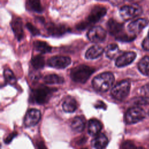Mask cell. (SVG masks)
Instances as JSON below:
<instances>
[{
    "label": "cell",
    "mask_w": 149,
    "mask_h": 149,
    "mask_svg": "<svg viewBox=\"0 0 149 149\" xmlns=\"http://www.w3.org/2000/svg\"><path fill=\"white\" fill-rule=\"evenodd\" d=\"M115 78L111 72H104L96 76L92 81L95 90L101 92L108 91L113 85Z\"/></svg>",
    "instance_id": "cell-1"
},
{
    "label": "cell",
    "mask_w": 149,
    "mask_h": 149,
    "mask_svg": "<svg viewBox=\"0 0 149 149\" xmlns=\"http://www.w3.org/2000/svg\"><path fill=\"white\" fill-rule=\"evenodd\" d=\"M94 72V68L85 65H81L72 68L70 70V76L74 81L84 83Z\"/></svg>",
    "instance_id": "cell-2"
},
{
    "label": "cell",
    "mask_w": 149,
    "mask_h": 149,
    "mask_svg": "<svg viewBox=\"0 0 149 149\" xmlns=\"http://www.w3.org/2000/svg\"><path fill=\"white\" fill-rule=\"evenodd\" d=\"M56 90L45 86H40L32 90V100L34 102L42 104L47 102Z\"/></svg>",
    "instance_id": "cell-3"
},
{
    "label": "cell",
    "mask_w": 149,
    "mask_h": 149,
    "mask_svg": "<svg viewBox=\"0 0 149 149\" xmlns=\"http://www.w3.org/2000/svg\"><path fill=\"white\" fill-rule=\"evenodd\" d=\"M130 83L127 80L118 83L111 90V95L118 100H123L129 95Z\"/></svg>",
    "instance_id": "cell-4"
},
{
    "label": "cell",
    "mask_w": 149,
    "mask_h": 149,
    "mask_svg": "<svg viewBox=\"0 0 149 149\" xmlns=\"http://www.w3.org/2000/svg\"><path fill=\"white\" fill-rule=\"evenodd\" d=\"M142 13L141 7L136 3L127 5L122 6L119 10V14L121 17L125 20L132 19Z\"/></svg>",
    "instance_id": "cell-5"
},
{
    "label": "cell",
    "mask_w": 149,
    "mask_h": 149,
    "mask_svg": "<svg viewBox=\"0 0 149 149\" xmlns=\"http://www.w3.org/2000/svg\"><path fill=\"white\" fill-rule=\"evenodd\" d=\"M146 116L144 111L140 107L129 108L125 115V121L127 124H133L143 120Z\"/></svg>",
    "instance_id": "cell-6"
},
{
    "label": "cell",
    "mask_w": 149,
    "mask_h": 149,
    "mask_svg": "<svg viewBox=\"0 0 149 149\" xmlns=\"http://www.w3.org/2000/svg\"><path fill=\"white\" fill-rule=\"evenodd\" d=\"M106 31L100 26H95L89 30L87 33L88 40L93 42H101L106 38Z\"/></svg>",
    "instance_id": "cell-7"
},
{
    "label": "cell",
    "mask_w": 149,
    "mask_h": 149,
    "mask_svg": "<svg viewBox=\"0 0 149 149\" xmlns=\"http://www.w3.org/2000/svg\"><path fill=\"white\" fill-rule=\"evenodd\" d=\"M107 9L102 6H95L94 7L88 15L87 20L84 22L87 26L90 24L95 23L98 22L105 14Z\"/></svg>",
    "instance_id": "cell-8"
},
{
    "label": "cell",
    "mask_w": 149,
    "mask_h": 149,
    "mask_svg": "<svg viewBox=\"0 0 149 149\" xmlns=\"http://www.w3.org/2000/svg\"><path fill=\"white\" fill-rule=\"evenodd\" d=\"M71 63V59L68 56H55L49 58L47 62L48 66L56 68L63 69Z\"/></svg>",
    "instance_id": "cell-9"
},
{
    "label": "cell",
    "mask_w": 149,
    "mask_h": 149,
    "mask_svg": "<svg viewBox=\"0 0 149 149\" xmlns=\"http://www.w3.org/2000/svg\"><path fill=\"white\" fill-rule=\"evenodd\" d=\"M41 118V113L36 109H29L24 119V124L26 127L33 126L37 124Z\"/></svg>",
    "instance_id": "cell-10"
},
{
    "label": "cell",
    "mask_w": 149,
    "mask_h": 149,
    "mask_svg": "<svg viewBox=\"0 0 149 149\" xmlns=\"http://www.w3.org/2000/svg\"><path fill=\"white\" fill-rule=\"evenodd\" d=\"M148 24V22L145 19H138L132 22L127 26L129 32L133 35L136 36L139 34Z\"/></svg>",
    "instance_id": "cell-11"
},
{
    "label": "cell",
    "mask_w": 149,
    "mask_h": 149,
    "mask_svg": "<svg viewBox=\"0 0 149 149\" xmlns=\"http://www.w3.org/2000/svg\"><path fill=\"white\" fill-rule=\"evenodd\" d=\"M136 54L134 52H127L119 57L116 60L115 65L118 67H123L130 64L136 58Z\"/></svg>",
    "instance_id": "cell-12"
},
{
    "label": "cell",
    "mask_w": 149,
    "mask_h": 149,
    "mask_svg": "<svg viewBox=\"0 0 149 149\" xmlns=\"http://www.w3.org/2000/svg\"><path fill=\"white\" fill-rule=\"evenodd\" d=\"M11 27L15 35L19 41H20L24 36L23 24L20 17H15L11 22Z\"/></svg>",
    "instance_id": "cell-13"
},
{
    "label": "cell",
    "mask_w": 149,
    "mask_h": 149,
    "mask_svg": "<svg viewBox=\"0 0 149 149\" xmlns=\"http://www.w3.org/2000/svg\"><path fill=\"white\" fill-rule=\"evenodd\" d=\"M47 31L52 36L59 37L64 34L68 31V28L65 25L50 23L47 27Z\"/></svg>",
    "instance_id": "cell-14"
},
{
    "label": "cell",
    "mask_w": 149,
    "mask_h": 149,
    "mask_svg": "<svg viewBox=\"0 0 149 149\" xmlns=\"http://www.w3.org/2000/svg\"><path fill=\"white\" fill-rule=\"evenodd\" d=\"M107 26L109 33L113 36H116L117 37L119 35L123 33V24L120 23H118L113 19H111L108 20Z\"/></svg>",
    "instance_id": "cell-15"
},
{
    "label": "cell",
    "mask_w": 149,
    "mask_h": 149,
    "mask_svg": "<svg viewBox=\"0 0 149 149\" xmlns=\"http://www.w3.org/2000/svg\"><path fill=\"white\" fill-rule=\"evenodd\" d=\"M102 129L101 122L96 119H91L88 122V133L91 136L97 135Z\"/></svg>",
    "instance_id": "cell-16"
},
{
    "label": "cell",
    "mask_w": 149,
    "mask_h": 149,
    "mask_svg": "<svg viewBox=\"0 0 149 149\" xmlns=\"http://www.w3.org/2000/svg\"><path fill=\"white\" fill-rule=\"evenodd\" d=\"M104 52L103 48L99 45H93L87 49L85 56L88 59H94L99 57Z\"/></svg>",
    "instance_id": "cell-17"
},
{
    "label": "cell",
    "mask_w": 149,
    "mask_h": 149,
    "mask_svg": "<svg viewBox=\"0 0 149 149\" xmlns=\"http://www.w3.org/2000/svg\"><path fill=\"white\" fill-rule=\"evenodd\" d=\"M108 143V140L107 137L104 134H100L97 135L92 141L91 146L95 148H104Z\"/></svg>",
    "instance_id": "cell-18"
},
{
    "label": "cell",
    "mask_w": 149,
    "mask_h": 149,
    "mask_svg": "<svg viewBox=\"0 0 149 149\" xmlns=\"http://www.w3.org/2000/svg\"><path fill=\"white\" fill-rule=\"evenodd\" d=\"M77 102L72 97H66L62 104V108L66 112H73L77 109Z\"/></svg>",
    "instance_id": "cell-19"
},
{
    "label": "cell",
    "mask_w": 149,
    "mask_h": 149,
    "mask_svg": "<svg viewBox=\"0 0 149 149\" xmlns=\"http://www.w3.org/2000/svg\"><path fill=\"white\" fill-rule=\"evenodd\" d=\"M71 127L75 132H82L85 127V120L82 116L75 117L71 122Z\"/></svg>",
    "instance_id": "cell-20"
},
{
    "label": "cell",
    "mask_w": 149,
    "mask_h": 149,
    "mask_svg": "<svg viewBox=\"0 0 149 149\" xmlns=\"http://www.w3.org/2000/svg\"><path fill=\"white\" fill-rule=\"evenodd\" d=\"M141 97L137 99L136 104L145 105L149 104V84H146L141 89Z\"/></svg>",
    "instance_id": "cell-21"
},
{
    "label": "cell",
    "mask_w": 149,
    "mask_h": 149,
    "mask_svg": "<svg viewBox=\"0 0 149 149\" xmlns=\"http://www.w3.org/2000/svg\"><path fill=\"white\" fill-rule=\"evenodd\" d=\"M33 46L36 50L42 54L49 52L52 49L51 47L47 42L40 40L35 41L33 42Z\"/></svg>",
    "instance_id": "cell-22"
},
{
    "label": "cell",
    "mask_w": 149,
    "mask_h": 149,
    "mask_svg": "<svg viewBox=\"0 0 149 149\" xmlns=\"http://www.w3.org/2000/svg\"><path fill=\"white\" fill-rule=\"evenodd\" d=\"M138 68L140 72L146 76H149V57L144 56L138 63Z\"/></svg>",
    "instance_id": "cell-23"
},
{
    "label": "cell",
    "mask_w": 149,
    "mask_h": 149,
    "mask_svg": "<svg viewBox=\"0 0 149 149\" xmlns=\"http://www.w3.org/2000/svg\"><path fill=\"white\" fill-rule=\"evenodd\" d=\"M44 81L45 83L49 84H62L64 82V79L61 76L52 74L45 76L44 78Z\"/></svg>",
    "instance_id": "cell-24"
},
{
    "label": "cell",
    "mask_w": 149,
    "mask_h": 149,
    "mask_svg": "<svg viewBox=\"0 0 149 149\" xmlns=\"http://www.w3.org/2000/svg\"><path fill=\"white\" fill-rule=\"evenodd\" d=\"M106 55L109 59L114 58L119 53V48L116 44H111L108 45L105 49Z\"/></svg>",
    "instance_id": "cell-25"
},
{
    "label": "cell",
    "mask_w": 149,
    "mask_h": 149,
    "mask_svg": "<svg viewBox=\"0 0 149 149\" xmlns=\"http://www.w3.org/2000/svg\"><path fill=\"white\" fill-rule=\"evenodd\" d=\"M31 63L33 66L36 69H37V70L40 69L44 66V65H45L44 58L41 55H36L32 58Z\"/></svg>",
    "instance_id": "cell-26"
},
{
    "label": "cell",
    "mask_w": 149,
    "mask_h": 149,
    "mask_svg": "<svg viewBox=\"0 0 149 149\" xmlns=\"http://www.w3.org/2000/svg\"><path fill=\"white\" fill-rule=\"evenodd\" d=\"M28 5L34 12L40 13L42 11V8L40 0H28Z\"/></svg>",
    "instance_id": "cell-27"
},
{
    "label": "cell",
    "mask_w": 149,
    "mask_h": 149,
    "mask_svg": "<svg viewBox=\"0 0 149 149\" xmlns=\"http://www.w3.org/2000/svg\"><path fill=\"white\" fill-rule=\"evenodd\" d=\"M3 76L5 79V80L6 82H8L9 84L11 85H14L16 83V79L12 72L11 70L10 69H5L4 70L3 73Z\"/></svg>",
    "instance_id": "cell-28"
},
{
    "label": "cell",
    "mask_w": 149,
    "mask_h": 149,
    "mask_svg": "<svg viewBox=\"0 0 149 149\" xmlns=\"http://www.w3.org/2000/svg\"><path fill=\"white\" fill-rule=\"evenodd\" d=\"M26 27H27V29L30 31V32L33 36H36V35H38V34H40L39 30L34 26H33L32 24H31L30 23H27L26 24Z\"/></svg>",
    "instance_id": "cell-29"
},
{
    "label": "cell",
    "mask_w": 149,
    "mask_h": 149,
    "mask_svg": "<svg viewBox=\"0 0 149 149\" xmlns=\"http://www.w3.org/2000/svg\"><path fill=\"white\" fill-rule=\"evenodd\" d=\"M121 147L123 148H135L136 147L135 146V145L132 141H126L122 144Z\"/></svg>",
    "instance_id": "cell-30"
},
{
    "label": "cell",
    "mask_w": 149,
    "mask_h": 149,
    "mask_svg": "<svg viewBox=\"0 0 149 149\" xmlns=\"http://www.w3.org/2000/svg\"><path fill=\"white\" fill-rule=\"evenodd\" d=\"M142 47L145 50L149 51V37H147L142 42Z\"/></svg>",
    "instance_id": "cell-31"
},
{
    "label": "cell",
    "mask_w": 149,
    "mask_h": 149,
    "mask_svg": "<svg viewBox=\"0 0 149 149\" xmlns=\"http://www.w3.org/2000/svg\"><path fill=\"white\" fill-rule=\"evenodd\" d=\"M16 135V133H15V132H13V133L10 134L5 139V140H4V141H5L6 143H10V142L12 141V139H13Z\"/></svg>",
    "instance_id": "cell-32"
},
{
    "label": "cell",
    "mask_w": 149,
    "mask_h": 149,
    "mask_svg": "<svg viewBox=\"0 0 149 149\" xmlns=\"http://www.w3.org/2000/svg\"><path fill=\"white\" fill-rule=\"evenodd\" d=\"M95 107L96 108H104V109H105L106 108V105H105V104L102 102V101H98L97 104L95 105Z\"/></svg>",
    "instance_id": "cell-33"
},
{
    "label": "cell",
    "mask_w": 149,
    "mask_h": 149,
    "mask_svg": "<svg viewBox=\"0 0 149 149\" xmlns=\"http://www.w3.org/2000/svg\"><path fill=\"white\" fill-rule=\"evenodd\" d=\"M127 1H130V2H133V3H137V2H139L141 1V0H127Z\"/></svg>",
    "instance_id": "cell-34"
},
{
    "label": "cell",
    "mask_w": 149,
    "mask_h": 149,
    "mask_svg": "<svg viewBox=\"0 0 149 149\" xmlns=\"http://www.w3.org/2000/svg\"><path fill=\"white\" fill-rule=\"evenodd\" d=\"M148 37H149V31H148Z\"/></svg>",
    "instance_id": "cell-35"
},
{
    "label": "cell",
    "mask_w": 149,
    "mask_h": 149,
    "mask_svg": "<svg viewBox=\"0 0 149 149\" xmlns=\"http://www.w3.org/2000/svg\"><path fill=\"white\" fill-rule=\"evenodd\" d=\"M100 1H104V0H100Z\"/></svg>",
    "instance_id": "cell-36"
},
{
    "label": "cell",
    "mask_w": 149,
    "mask_h": 149,
    "mask_svg": "<svg viewBox=\"0 0 149 149\" xmlns=\"http://www.w3.org/2000/svg\"><path fill=\"white\" fill-rule=\"evenodd\" d=\"M148 115H149V111H148Z\"/></svg>",
    "instance_id": "cell-37"
}]
</instances>
